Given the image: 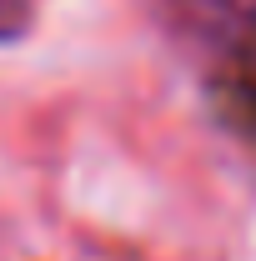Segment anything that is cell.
Masks as SVG:
<instances>
[{"instance_id":"obj_1","label":"cell","mask_w":256,"mask_h":261,"mask_svg":"<svg viewBox=\"0 0 256 261\" xmlns=\"http://www.w3.org/2000/svg\"><path fill=\"white\" fill-rule=\"evenodd\" d=\"M211 100L226 126L256 146V15L221 40V56L211 70Z\"/></svg>"},{"instance_id":"obj_2","label":"cell","mask_w":256,"mask_h":261,"mask_svg":"<svg viewBox=\"0 0 256 261\" xmlns=\"http://www.w3.org/2000/svg\"><path fill=\"white\" fill-rule=\"evenodd\" d=\"M31 15H35L31 0H0V45H10L31 31Z\"/></svg>"}]
</instances>
